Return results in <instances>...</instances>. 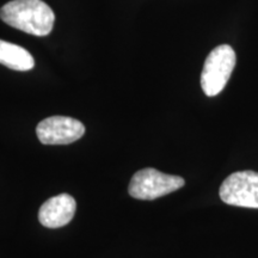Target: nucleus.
<instances>
[{"label":"nucleus","instance_id":"nucleus-1","mask_svg":"<svg viewBox=\"0 0 258 258\" xmlns=\"http://www.w3.org/2000/svg\"><path fill=\"white\" fill-rule=\"evenodd\" d=\"M0 18L10 27L35 36L49 35L55 22L54 11L42 0H11L0 9Z\"/></svg>","mask_w":258,"mask_h":258},{"label":"nucleus","instance_id":"nucleus-2","mask_svg":"<svg viewBox=\"0 0 258 258\" xmlns=\"http://www.w3.org/2000/svg\"><path fill=\"white\" fill-rule=\"evenodd\" d=\"M235 62V53L228 44L218 46L209 53L201 73V86L206 96L214 97L225 89Z\"/></svg>","mask_w":258,"mask_h":258},{"label":"nucleus","instance_id":"nucleus-3","mask_svg":"<svg viewBox=\"0 0 258 258\" xmlns=\"http://www.w3.org/2000/svg\"><path fill=\"white\" fill-rule=\"evenodd\" d=\"M185 180L182 177L167 175L152 167H147L135 172L132 177L128 192L134 199L152 201L183 188Z\"/></svg>","mask_w":258,"mask_h":258},{"label":"nucleus","instance_id":"nucleus-4","mask_svg":"<svg viewBox=\"0 0 258 258\" xmlns=\"http://www.w3.org/2000/svg\"><path fill=\"white\" fill-rule=\"evenodd\" d=\"M219 195L230 206L258 208V172L247 170L232 173L222 182Z\"/></svg>","mask_w":258,"mask_h":258},{"label":"nucleus","instance_id":"nucleus-5","mask_svg":"<svg viewBox=\"0 0 258 258\" xmlns=\"http://www.w3.org/2000/svg\"><path fill=\"white\" fill-rule=\"evenodd\" d=\"M38 140L43 145H69L85 134V125L69 116H50L36 127Z\"/></svg>","mask_w":258,"mask_h":258},{"label":"nucleus","instance_id":"nucleus-6","mask_svg":"<svg viewBox=\"0 0 258 258\" xmlns=\"http://www.w3.org/2000/svg\"><path fill=\"white\" fill-rule=\"evenodd\" d=\"M77 203L70 194H60L47 200L38 211V220L47 228H59L70 224L76 214Z\"/></svg>","mask_w":258,"mask_h":258},{"label":"nucleus","instance_id":"nucleus-7","mask_svg":"<svg viewBox=\"0 0 258 258\" xmlns=\"http://www.w3.org/2000/svg\"><path fill=\"white\" fill-rule=\"evenodd\" d=\"M0 63L15 71H30L34 69V57L25 48L0 40Z\"/></svg>","mask_w":258,"mask_h":258}]
</instances>
